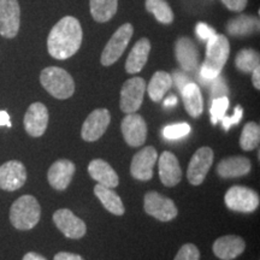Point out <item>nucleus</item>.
Returning <instances> with one entry per match:
<instances>
[{
	"label": "nucleus",
	"instance_id": "20e7f679",
	"mask_svg": "<svg viewBox=\"0 0 260 260\" xmlns=\"http://www.w3.org/2000/svg\"><path fill=\"white\" fill-rule=\"evenodd\" d=\"M40 83L56 99H69L75 93V82L71 75L58 67L45 68L40 74Z\"/></svg>",
	"mask_w": 260,
	"mask_h": 260
},
{
	"label": "nucleus",
	"instance_id": "b1692460",
	"mask_svg": "<svg viewBox=\"0 0 260 260\" xmlns=\"http://www.w3.org/2000/svg\"><path fill=\"white\" fill-rule=\"evenodd\" d=\"M182 99H183L186 111L193 117L197 118L203 113L204 110V100L201 92L198 87V84L193 82H188L183 88L181 89Z\"/></svg>",
	"mask_w": 260,
	"mask_h": 260
},
{
	"label": "nucleus",
	"instance_id": "e433bc0d",
	"mask_svg": "<svg viewBox=\"0 0 260 260\" xmlns=\"http://www.w3.org/2000/svg\"><path fill=\"white\" fill-rule=\"evenodd\" d=\"M195 31H197V35L200 38V40L206 41V42L217 34L212 27H210V25L206 23H203V22H200V23L197 24Z\"/></svg>",
	"mask_w": 260,
	"mask_h": 260
},
{
	"label": "nucleus",
	"instance_id": "9d476101",
	"mask_svg": "<svg viewBox=\"0 0 260 260\" xmlns=\"http://www.w3.org/2000/svg\"><path fill=\"white\" fill-rule=\"evenodd\" d=\"M213 158V151L210 147H207V146L200 147L195 152L190 159L187 170L188 181L193 186H199V184L203 183L210 168L212 167Z\"/></svg>",
	"mask_w": 260,
	"mask_h": 260
},
{
	"label": "nucleus",
	"instance_id": "ea45409f",
	"mask_svg": "<svg viewBox=\"0 0 260 260\" xmlns=\"http://www.w3.org/2000/svg\"><path fill=\"white\" fill-rule=\"evenodd\" d=\"M174 80H175V83H176V86L180 88V90L183 88L188 82H189V80H188L186 75L182 73H177V71H175L174 73Z\"/></svg>",
	"mask_w": 260,
	"mask_h": 260
},
{
	"label": "nucleus",
	"instance_id": "1a4fd4ad",
	"mask_svg": "<svg viewBox=\"0 0 260 260\" xmlns=\"http://www.w3.org/2000/svg\"><path fill=\"white\" fill-rule=\"evenodd\" d=\"M21 25V8L18 0H0V35L14 39Z\"/></svg>",
	"mask_w": 260,
	"mask_h": 260
},
{
	"label": "nucleus",
	"instance_id": "f704fd0d",
	"mask_svg": "<svg viewBox=\"0 0 260 260\" xmlns=\"http://www.w3.org/2000/svg\"><path fill=\"white\" fill-rule=\"evenodd\" d=\"M242 116H243V109L241 105H237L235 107V111H234V115L232 117L229 116H224L220 121H222V124H223V128L226 130L230 129V126L234 125V124H239L240 121L242 119Z\"/></svg>",
	"mask_w": 260,
	"mask_h": 260
},
{
	"label": "nucleus",
	"instance_id": "f03ea898",
	"mask_svg": "<svg viewBox=\"0 0 260 260\" xmlns=\"http://www.w3.org/2000/svg\"><path fill=\"white\" fill-rule=\"evenodd\" d=\"M230 53L228 39L222 34H216L207 41L206 58L200 69V79L204 83L218 77Z\"/></svg>",
	"mask_w": 260,
	"mask_h": 260
},
{
	"label": "nucleus",
	"instance_id": "c756f323",
	"mask_svg": "<svg viewBox=\"0 0 260 260\" xmlns=\"http://www.w3.org/2000/svg\"><path fill=\"white\" fill-rule=\"evenodd\" d=\"M260 142V128L255 122H249L243 126L240 136V146L243 151H253L258 148Z\"/></svg>",
	"mask_w": 260,
	"mask_h": 260
},
{
	"label": "nucleus",
	"instance_id": "393cba45",
	"mask_svg": "<svg viewBox=\"0 0 260 260\" xmlns=\"http://www.w3.org/2000/svg\"><path fill=\"white\" fill-rule=\"evenodd\" d=\"M94 194L96 195L98 199L100 200V203L104 205V207L116 216H122L124 214V205H123L119 195L116 193L112 188L102 186V184H98L94 188Z\"/></svg>",
	"mask_w": 260,
	"mask_h": 260
},
{
	"label": "nucleus",
	"instance_id": "473e14b6",
	"mask_svg": "<svg viewBox=\"0 0 260 260\" xmlns=\"http://www.w3.org/2000/svg\"><path fill=\"white\" fill-rule=\"evenodd\" d=\"M190 133V125L188 123H177L168 125L162 129V135L168 140H177L187 136Z\"/></svg>",
	"mask_w": 260,
	"mask_h": 260
},
{
	"label": "nucleus",
	"instance_id": "a19ab883",
	"mask_svg": "<svg viewBox=\"0 0 260 260\" xmlns=\"http://www.w3.org/2000/svg\"><path fill=\"white\" fill-rule=\"evenodd\" d=\"M0 125L2 126H11V121H10V116L6 111H0Z\"/></svg>",
	"mask_w": 260,
	"mask_h": 260
},
{
	"label": "nucleus",
	"instance_id": "dca6fc26",
	"mask_svg": "<svg viewBox=\"0 0 260 260\" xmlns=\"http://www.w3.org/2000/svg\"><path fill=\"white\" fill-rule=\"evenodd\" d=\"M53 222L58 229L69 239L79 240L87 232L86 224L68 209H60L54 212Z\"/></svg>",
	"mask_w": 260,
	"mask_h": 260
},
{
	"label": "nucleus",
	"instance_id": "7c9ffc66",
	"mask_svg": "<svg viewBox=\"0 0 260 260\" xmlns=\"http://www.w3.org/2000/svg\"><path fill=\"white\" fill-rule=\"evenodd\" d=\"M235 65L242 73H252L256 67H259V53L251 48H245L237 53Z\"/></svg>",
	"mask_w": 260,
	"mask_h": 260
},
{
	"label": "nucleus",
	"instance_id": "f8f14e48",
	"mask_svg": "<svg viewBox=\"0 0 260 260\" xmlns=\"http://www.w3.org/2000/svg\"><path fill=\"white\" fill-rule=\"evenodd\" d=\"M157 160V149L153 146L144 147L133 157L132 165H130V174L136 180H151L153 177V167Z\"/></svg>",
	"mask_w": 260,
	"mask_h": 260
},
{
	"label": "nucleus",
	"instance_id": "6e6552de",
	"mask_svg": "<svg viewBox=\"0 0 260 260\" xmlns=\"http://www.w3.org/2000/svg\"><path fill=\"white\" fill-rule=\"evenodd\" d=\"M146 92V81L142 77H133L125 81L121 89L119 106L124 113H134L141 107Z\"/></svg>",
	"mask_w": 260,
	"mask_h": 260
},
{
	"label": "nucleus",
	"instance_id": "2eb2a0df",
	"mask_svg": "<svg viewBox=\"0 0 260 260\" xmlns=\"http://www.w3.org/2000/svg\"><path fill=\"white\" fill-rule=\"evenodd\" d=\"M48 110L42 103H34L24 115V128L31 138H40L45 134L48 124Z\"/></svg>",
	"mask_w": 260,
	"mask_h": 260
},
{
	"label": "nucleus",
	"instance_id": "cd10ccee",
	"mask_svg": "<svg viewBox=\"0 0 260 260\" xmlns=\"http://www.w3.org/2000/svg\"><path fill=\"white\" fill-rule=\"evenodd\" d=\"M90 14L99 23H105L116 15L118 0H89Z\"/></svg>",
	"mask_w": 260,
	"mask_h": 260
},
{
	"label": "nucleus",
	"instance_id": "79ce46f5",
	"mask_svg": "<svg viewBox=\"0 0 260 260\" xmlns=\"http://www.w3.org/2000/svg\"><path fill=\"white\" fill-rule=\"evenodd\" d=\"M252 82H253V86L255 87L256 89L260 88V80H259V74H260V68L256 67L254 70L252 71Z\"/></svg>",
	"mask_w": 260,
	"mask_h": 260
},
{
	"label": "nucleus",
	"instance_id": "aec40b11",
	"mask_svg": "<svg viewBox=\"0 0 260 260\" xmlns=\"http://www.w3.org/2000/svg\"><path fill=\"white\" fill-rule=\"evenodd\" d=\"M175 54L181 68L186 71H194L199 64V52L190 39L181 38L175 45Z\"/></svg>",
	"mask_w": 260,
	"mask_h": 260
},
{
	"label": "nucleus",
	"instance_id": "bb28decb",
	"mask_svg": "<svg viewBox=\"0 0 260 260\" xmlns=\"http://www.w3.org/2000/svg\"><path fill=\"white\" fill-rule=\"evenodd\" d=\"M172 86V77L165 71H157L153 76H152L151 81H149L147 88L148 95L153 100L154 103H159L164 98L168 90L171 88Z\"/></svg>",
	"mask_w": 260,
	"mask_h": 260
},
{
	"label": "nucleus",
	"instance_id": "5701e85b",
	"mask_svg": "<svg viewBox=\"0 0 260 260\" xmlns=\"http://www.w3.org/2000/svg\"><path fill=\"white\" fill-rule=\"evenodd\" d=\"M252 169L251 160L242 155L230 157L223 159L217 167V172L219 176L228 177H241L248 174Z\"/></svg>",
	"mask_w": 260,
	"mask_h": 260
},
{
	"label": "nucleus",
	"instance_id": "f3484780",
	"mask_svg": "<svg viewBox=\"0 0 260 260\" xmlns=\"http://www.w3.org/2000/svg\"><path fill=\"white\" fill-rule=\"evenodd\" d=\"M75 174V164L68 159H60L51 165L47 172L48 183L57 190H64L69 187Z\"/></svg>",
	"mask_w": 260,
	"mask_h": 260
},
{
	"label": "nucleus",
	"instance_id": "9b49d317",
	"mask_svg": "<svg viewBox=\"0 0 260 260\" xmlns=\"http://www.w3.org/2000/svg\"><path fill=\"white\" fill-rule=\"evenodd\" d=\"M110 122H111V115H110L109 110H94L84 121L82 129H81V136L87 142L96 141L105 134L110 125Z\"/></svg>",
	"mask_w": 260,
	"mask_h": 260
},
{
	"label": "nucleus",
	"instance_id": "ddd939ff",
	"mask_svg": "<svg viewBox=\"0 0 260 260\" xmlns=\"http://www.w3.org/2000/svg\"><path fill=\"white\" fill-rule=\"evenodd\" d=\"M125 142L132 147H140L147 138V123L138 113H128L121 125Z\"/></svg>",
	"mask_w": 260,
	"mask_h": 260
},
{
	"label": "nucleus",
	"instance_id": "412c9836",
	"mask_svg": "<svg viewBox=\"0 0 260 260\" xmlns=\"http://www.w3.org/2000/svg\"><path fill=\"white\" fill-rule=\"evenodd\" d=\"M88 172L90 177L102 186L115 188L118 186L119 178L111 165L103 159H94L89 162Z\"/></svg>",
	"mask_w": 260,
	"mask_h": 260
},
{
	"label": "nucleus",
	"instance_id": "c9c22d12",
	"mask_svg": "<svg viewBox=\"0 0 260 260\" xmlns=\"http://www.w3.org/2000/svg\"><path fill=\"white\" fill-rule=\"evenodd\" d=\"M211 94H212L213 99H217V98H220V96H226L228 87H226V84L224 83L223 79H220L219 76L216 77L214 80H212Z\"/></svg>",
	"mask_w": 260,
	"mask_h": 260
},
{
	"label": "nucleus",
	"instance_id": "37998d69",
	"mask_svg": "<svg viewBox=\"0 0 260 260\" xmlns=\"http://www.w3.org/2000/svg\"><path fill=\"white\" fill-rule=\"evenodd\" d=\"M22 260H47V259L45 258V256L38 254V253H35V252H29L23 256V259Z\"/></svg>",
	"mask_w": 260,
	"mask_h": 260
},
{
	"label": "nucleus",
	"instance_id": "c03bdc74",
	"mask_svg": "<svg viewBox=\"0 0 260 260\" xmlns=\"http://www.w3.org/2000/svg\"><path fill=\"white\" fill-rule=\"evenodd\" d=\"M176 105H177V98L175 95L168 96L167 99L164 100V106L171 107V106H176Z\"/></svg>",
	"mask_w": 260,
	"mask_h": 260
},
{
	"label": "nucleus",
	"instance_id": "2f4dec72",
	"mask_svg": "<svg viewBox=\"0 0 260 260\" xmlns=\"http://www.w3.org/2000/svg\"><path fill=\"white\" fill-rule=\"evenodd\" d=\"M229 107V99L228 96H220L217 99H213L212 105H211V122L212 124H217V122L220 121Z\"/></svg>",
	"mask_w": 260,
	"mask_h": 260
},
{
	"label": "nucleus",
	"instance_id": "423d86ee",
	"mask_svg": "<svg viewBox=\"0 0 260 260\" xmlns=\"http://www.w3.org/2000/svg\"><path fill=\"white\" fill-rule=\"evenodd\" d=\"M224 201L228 209L236 212L249 213L258 209L259 195L251 188L234 186L225 193Z\"/></svg>",
	"mask_w": 260,
	"mask_h": 260
},
{
	"label": "nucleus",
	"instance_id": "39448f33",
	"mask_svg": "<svg viewBox=\"0 0 260 260\" xmlns=\"http://www.w3.org/2000/svg\"><path fill=\"white\" fill-rule=\"evenodd\" d=\"M133 32H134V28L130 23L123 24L117 29L102 53L100 61L104 67H110L121 58L133 37Z\"/></svg>",
	"mask_w": 260,
	"mask_h": 260
},
{
	"label": "nucleus",
	"instance_id": "0eeeda50",
	"mask_svg": "<svg viewBox=\"0 0 260 260\" xmlns=\"http://www.w3.org/2000/svg\"><path fill=\"white\" fill-rule=\"evenodd\" d=\"M144 206L146 213L161 222L176 218L178 211L174 201L157 191H148L145 195Z\"/></svg>",
	"mask_w": 260,
	"mask_h": 260
},
{
	"label": "nucleus",
	"instance_id": "c85d7f7f",
	"mask_svg": "<svg viewBox=\"0 0 260 260\" xmlns=\"http://www.w3.org/2000/svg\"><path fill=\"white\" fill-rule=\"evenodd\" d=\"M146 10L162 24H170L174 21V12L165 0H146Z\"/></svg>",
	"mask_w": 260,
	"mask_h": 260
},
{
	"label": "nucleus",
	"instance_id": "58836bf2",
	"mask_svg": "<svg viewBox=\"0 0 260 260\" xmlns=\"http://www.w3.org/2000/svg\"><path fill=\"white\" fill-rule=\"evenodd\" d=\"M53 260H84L82 256L79 254H74L69 252H59L54 255Z\"/></svg>",
	"mask_w": 260,
	"mask_h": 260
},
{
	"label": "nucleus",
	"instance_id": "6ab92c4d",
	"mask_svg": "<svg viewBox=\"0 0 260 260\" xmlns=\"http://www.w3.org/2000/svg\"><path fill=\"white\" fill-rule=\"evenodd\" d=\"M246 249V242L242 237L226 235L217 239L213 243V253L222 260H233L241 255Z\"/></svg>",
	"mask_w": 260,
	"mask_h": 260
},
{
	"label": "nucleus",
	"instance_id": "4c0bfd02",
	"mask_svg": "<svg viewBox=\"0 0 260 260\" xmlns=\"http://www.w3.org/2000/svg\"><path fill=\"white\" fill-rule=\"evenodd\" d=\"M222 3L228 9L236 12L242 11L247 6V0H222Z\"/></svg>",
	"mask_w": 260,
	"mask_h": 260
},
{
	"label": "nucleus",
	"instance_id": "a878e982",
	"mask_svg": "<svg viewBox=\"0 0 260 260\" xmlns=\"http://www.w3.org/2000/svg\"><path fill=\"white\" fill-rule=\"evenodd\" d=\"M259 28V21L253 16L241 15L230 19L226 25V30L232 37H247Z\"/></svg>",
	"mask_w": 260,
	"mask_h": 260
},
{
	"label": "nucleus",
	"instance_id": "f257e3e1",
	"mask_svg": "<svg viewBox=\"0 0 260 260\" xmlns=\"http://www.w3.org/2000/svg\"><path fill=\"white\" fill-rule=\"evenodd\" d=\"M83 31L79 19L67 16L57 22L47 38V50L54 59L64 60L80 50Z\"/></svg>",
	"mask_w": 260,
	"mask_h": 260
},
{
	"label": "nucleus",
	"instance_id": "72a5a7b5",
	"mask_svg": "<svg viewBox=\"0 0 260 260\" xmlns=\"http://www.w3.org/2000/svg\"><path fill=\"white\" fill-rule=\"evenodd\" d=\"M174 260H200V252L193 243H186L181 247Z\"/></svg>",
	"mask_w": 260,
	"mask_h": 260
},
{
	"label": "nucleus",
	"instance_id": "a211bd4d",
	"mask_svg": "<svg viewBox=\"0 0 260 260\" xmlns=\"http://www.w3.org/2000/svg\"><path fill=\"white\" fill-rule=\"evenodd\" d=\"M159 177L161 183L167 187H175L182 178V170L177 158L174 153L165 151L159 157Z\"/></svg>",
	"mask_w": 260,
	"mask_h": 260
},
{
	"label": "nucleus",
	"instance_id": "4468645a",
	"mask_svg": "<svg viewBox=\"0 0 260 260\" xmlns=\"http://www.w3.org/2000/svg\"><path fill=\"white\" fill-rule=\"evenodd\" d=\"M27 181V170L18 160L6 161L0 167V188L6 191H15Z\"/></svg>",
	"mask_w": 260,
	"mask_h": 260
},
{
	"label": "nucleus",
	"instance_id": "7ed1b4c3",
	"mask_svg": "<svg viewBox=\"0 0 260 260\" xmlns=\"http://www.w3.org/2000/svg\"><path fill=\"white\" fill-rule=\"evenodd\" d=\"M41 218V206L32 195H22L10 209V222L18 230H30Z\"/></svg>",
	"mask_w": 260,
	"mask_h": 260
},
{
	"label": "nucleus",
	"instance_id": "4be33fe9",
	"mask_svg": "<svg viewBox=\"0 0 260 260\" xmlns=\"http://www.w3.org/2000/svg\"><path fill=\"white\" fill-rule=\"evenodd\" d=\"M149 51H151V42L148 39L142 38L136 42L134 47L130 51L125 61V70L128 74H138L144 69L147 63Z\"/></svg>",
	"mask_w": 260,
	"mask_h": 260
}]
</instances>
